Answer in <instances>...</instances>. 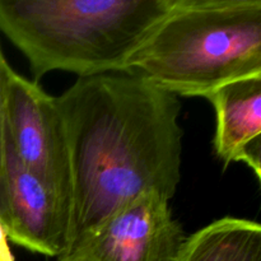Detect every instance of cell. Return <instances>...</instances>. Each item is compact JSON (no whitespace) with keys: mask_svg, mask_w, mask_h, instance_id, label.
<instances>
[{"mask_svg":"<svg viewBox=\"0 0 261 261\" xmlns=\"http://www.w3.org/2000/svg\"><path fill=\"white\" fill-rule=\"evenodd\" d=\"M70 161L68 247L148 194L171 200L181 180L176 94L126 73L78 78L56 97Z\"/></svg>","mask_w":261,"mask_h":261,"instance_id":"1","label":"cell"},{"mask_svg":"<svg viewBox=\"0 0 261 261\" xmlns=\"http://www.w3.org/2000/svg\"><path fill=\"white\" fill-rule=\"evenodd\" d=\"M175 0H0V31L25 56L33 81L122 73Z\"/></svg>","mask_w":261,"mask_h":261,"instance_id":"2","label":"cell"},{"mask_svg":"<svg viewBox=\"0 0 261 261\" xmlns=\"http://www.w3.org/2000/svg\"><path fill=\"white\" fill-rule=\"evenodd\" d=\"M122 73L177 97L261 74V0H175Z\"/></svg>","mask_w":261,"mask_h":261,"instance_id":"3","label":"cell"},{"mask_svg":"<svg viewBox=\"0 0 261 261\" xmlns=\"http://www.w3.org/2000/svg\"><path fill=\"white\" fill-rule=\"evenodd\" d=\"M4 143L23 167L70 201L68 138L56 97L15 71L8 87Z\"/></svg>","mask_w":261,"mask_h":261,"instance_id":"4","label":"cell"},{"mask_svg":"<svg viewBox=\"0 0 261 261\" xmlns=\"http://www.w3.org/2000/svg\"><path fill=\"white\" fill-rule=\"evenodd\" d=\"M185 240L170 200L148 194L112 214L55 261H177Z\"/></svg>","mask_w":261,"mask_h":261,"instance_id":"5","label":"cell"},{"mask_svg":"<svg viewBox=\"0 0 261 261\" xmlns=\"http://www.w3.org/2000/svg\"><path fill=\"white\" fill-rule=\"evenodd\" d=\"M0 221L9 241L36 254L58 259L68 247L70 201L23 167L5 143Z\"/></svg>","mask_w":261,"mask_h":261,"instance_id":"6","label":"cell"},{"mask_svg":"<svg viewBox=\"0 0 261 261\" xmlns=\"http://www.w3.org/2000/svg\"><path fill=\"white\" fill-rule=\"evenodd\" d=\"M216 111V154L229 163H245L261 180V74L236 79L205 97Z\"/></svg>","mask_w":261,"mask_h":261,"instance_id":"7","label":"cell"},{"mask_svg":"<svg viewBox=\"0 0 261 261\" xmlns=\"http://www.w3.org/2000/svg\"><path fill=\"white\" fill-rule=\"evenodd\" d=\"M177 261H261V226L233 217L212 222L185 240Z\"/></svg>","mask_w":261,"mask_h":261,"instance_id":"8","label":"cell"},{"mask_svg":"<svg viewBox=\"0 0 261 261\" xmlns=\"http://www.w3.org/2000/svg\"><path fill=\"white\" fill-rule=\"evenodd\" d=\"M14 73L5 60L4 55L0 48V168L4 158V117H5V103H7L8 87L12 74Z\"/></svg>","mask_w":261,"mask_h":261,"instance_id":"9","label":"cell"},{"mask_svg":"<svg viewBox=\"0 0 261 261\" xmlns=\"http://www.w3.org/2000/svg\"><path fill=\"white\" fill-rule=\"evenodd\" d=\"M8 241L9 240L7 237V232L3 227L2 221H0V261H14Z\"/></svg>","mask_w":261,"mask_h":261,"instance_id":"10","label":"cell"}]
</instances>
